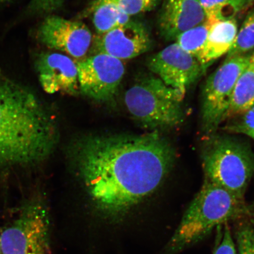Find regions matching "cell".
I'll return each mask as SVG.
<instances>
[{
	"label": "cell",
	"mask_w": 254,
	"mask_h": 254,
	"mask_svg": "<svg viewBox=\"0 0 254 254\" xmlns=\"http://www.w3.org/2000/svg\"><path fill=\"white\" fill-rule=\"evenodd\" d=\"M206 19L204 9L199 0H164L157 25L161 36L167 41H172Z\"/></svg>",
	"instance_id": "cell-13"
},
{
	"label": "cell",
	"mask_w": 254,
	"mask_h": 254,
	"mask_svg": "<svg viewBox=\"0 0 254 254\" xmlns=\"http://www.w3.org/2000/svg\"><path fill=\"white\" fill-rule=\"evenodd\" d=\"M253 220L240 222L236 237L237 254H254V226Z\"/></svg>",
	"instance_id": "cell-20"
},
{
	"label": "cell",
	"mask_w": 254,
	"mask_h": 254,
	"mask_svg": "<svg viewBox=\"0 0 254 254\" xmlns=\"http://www.w3.org/2000/svg\"><path fill=\"white\" fill-rule=\"evenodd\" d=\"M59 131L33 92L0 79V168L37 165L52 154Z\"/></svg>",
	"instance_id": "cell-2"
},
{
	"label": "cell",
	"mask_w": 254,
	"mask_h": 254,
	"mask_svg": "<svg viewBox=\"0 0 254 254\" xmlns=\"http://www.w3.org/2000/svg\"><path fill=\"white\" fill-rule=\"evenodd\" d=\"M91 5V20L98 35L106 33L131 20V17L111 0H93Z\"/></svg>",
	"instance_id": "cell-16"
},
{
	"label": "cell",
	"mask_w": 254,
	"mask_h": 254,
	"mask_svg": "<svg viewBox=\"0 0 254 254\" xmlns=\"http://www.w3.org/2000/svg\"><path fill=\"white\" fill-rule=\"evenodd\" d=\"M254 106V68L249 63L235 85L225 121L243 115Z\"/></svg>",
	"instance_id": "cell-15"
},
{
	"label": "cell",
	"mask_w": 254,
	"mask_h": 254,
	"mask_svg": "<svg viewBox=\"0 0 254 254\" xmlns=\"http://www.w3.org/2000/svg\"><path fill=\"white\" fill-rule=\"evenodd\" d=\"M251 54L226 59L209 76L202 92V131L207 136L215 135L224 122L232 93L240 75L250 63Z\"/></svg>",
	"instance_id": "cell-7"
},
{
	"label": "cell",
	"mask_w": 254,
	"mask_h": 254,
	"mask_svg": "<svg viewBox=\"0 0 254 254\" xmlns=\"http://www.w3.org/2000/svg\"><path fill=\"white\" fill-rule=\"evenodd\" d=\"M131 17L150 12L157 7L160 0H111Z\"/></svg>",
	"instance_id": "cell-22"
},
{
	"label": "cell",
	"mask_w": 254,
	"mask_h": 254,
	"mask_svg": "<svg viewBox=\"0 0 254 254\" xmlns=\"http://www.w3.org/2000/svg\"><path fill=\"white\" fill-rule=\"evenodd\" d=\"M250 63L254 66V50L252 53H251Z\"/></svg>",
	"instance_id": "cell-25"
},
{
	"label": "cell",
	"mask_w": 254,
	"mask_h": 254,
	"mask_svg": "<svg viewBox=\"0 0 254 254\" xmlns=\"http://www.w3.org/2000/svg\"><path fill=\"white\" fill-rule=\"evenodd\" d=\"M150 70L184 98L187 90L205 71L199 60L176 43L170 44L148 60Z\"/></svg>",
	"instance_id": "cell-9"
},
{
	"label": "cell",
	"mask_w": 254,
	"mask_h": 254,
	"mask_svg": "<svg viewBox=\"0 0 254 254\" xmlns=\"http://www.w3.org/2000/svg\"><path fill=\"white\" fill-rule=\"evenodd\" d=\"M151 35L145 24L130 20L125 24L93 37L91 55L104 54L123 60L135 58L151 49Z\"/></svg>",
	"instance_id": "cell-11"
},
{
	"label": "cell",
	"mask_w": 254,
	"mask_h": 254,
	"mask_svg": "<svg viewBox=\"0 0 254 254\" xmlns=\"http://www.w3.org/2000/svg\"><path fill=\"white\" fill-rule=\"evenodd\" d=\"M254 50V7L248 12L242 25L238 31L236 41L227 59L248 55Z\"/></svg>",
	"instance_id": "cell-19"
},
{
	"label": "cell",
	"mask_w": 254,
	"mask_h": 254,
	"mask_svg": "<svg viewBox=\"0 0 254 254\" xmlns=\"http://www.w3.org/2000/svg\"><path fill=\"white\" fill-rule=\"evenodd\" d=\"M214 254H237V249L228 224L224 225L221 241L214 251Z\"/></svg>",
	"instance_id": "cell-24"
},
{
	"label": "cell",
	"mask_w": 254,
	"mask_h": 254,
	"mask_svg": "<svg viewBox=\"0 0 254 254\" xmlns=\"http://www.w3.org/2000/svg\"><path fill=\"white\" fill-rule=\"evenodd\" d=\"M4 1H5V0H0V3L4 2Z\"/></svg>",
	"instance_id": "cell-27"
},
{
	"label": "cell",
	"mask_w": 254,
	"mask_h": 254,
	"mask_svg": "<svg viewBox=\"0 0 254 254\" xmlns=\"http://www.w3.org/2000/svg\"><path fill=\"white\" fill-rule=\"evenodd\" d=\"M205 180L245 198L254 174V154L249 145L226 135L211 136L202 154Z\"/></svg>",
	"instance_id": "cell-5"
},
{
	"label": "cell",
	"mask_w": 254,
	"mask_h": 254,
	"mask_svg": "<svg viewBox=\"0 0 254 254\" xmlns=\"http://www.w3.org/2000/svg\"><path fill=\"white\" fill-rule=\"evenodd\" d=\"M36 38L48 49L79 60L87 56L93 40L91 31L82 22L52 14L40 24Z\"/></svg>",
	"instance_id": "cell-10"
},
{
	"label": "cell",
	"mask_w": 254,
	"mask_h": 254,
	"mask_svg": "<svg viewBox=\"0 0 254 254\" xmlns=\"http://www.w3.org/2000/svg\"><path fill=\"white\" fill-rule=\"evenodd\" d=\"M1 68H0V77H1Z\"/></svg>",
	"instance_id": "cell-26"
},
{
	"label": "cell",
	"mask_w": 254,
	"mask_h": 254,
	"mask_svg": "<svg viewBox=\"0 0 254 254\" xmlns=\"http://www.w3.org/2000/svg\"><path fill=\"white\" fill-rule=\"evenodd\" d=\"M0 254H51L50 214L43 199L24 202L0 230Z\"/></svg>",
	"instance_id": "cell-6"
},
{
	"label": "cell",
	"mask_w": 254,
	"mask_h": 254,
	"mask_svg": "<svg viewBox=\"0 0 254 254\" xmlns=\"http://www.w3.org/2000/svg\"><path fill=\"white\" fill-rule=\"evenodd\" d=\"M225 129L230 132L246 135L254 140V106L243 115L232 119Z\"/></svg>",
	"instance_id": "cell-21"
},
{
	"label": "cell",
	"mask_w": 254,
	"mask_h": 254,
	"mask_svg": "<svg viewBox=\"0 0 254 254\" xmlns=\"http://www.w3.org/2000/svg\"><path fill=\"white\" fill-rule=\"evenodd\" d=\"M254 217L245 198L204 180L168 243L166 252L179 253L204 239L215 228L230 221L250 220Z\"/></svg>",
	"instance_id": "cell-3"
},
{
	"label": "cell",
	"mask_w": 254,
	"mask_h": 254,
	"mask_svg": "<svg viewBox=\"0 0 254 254\" xmlns=\"http://www.w3.org/2000/svg\"><path fill=\"white\" fill-rule=\"evenodd\" d=\"M183 100L153 75L139 78L125 94L130 116L139 125L153 131L173 129L183 122Z\"/></svg>",
	"instance_id": "cell-4"
},
{
	"label": "cell",
	"mask_w": 254,
	"mask_h": 254,
	"mask_svg": "<svg viewBox=\"0 0 254 254\" xmlns=\"http://www.w3.org/2000/svg\"><path fill=\"white\" fill-rule=\"evenodd\" d=\"M216 22L206 18L202 23L181 34L177 37L176 43L186 52L198 59L204 49L209 31Z\"/></svg>",
	"instance_id": "cell-18"
},
{
	"label": "cell",
	"mask_w": 254,
	"mask_h": 254,
	"mask_svg": "<svg viewBox=\"0 0 254 254\" xmlns=\"http://www.w3.org/2000/svg\"><path fill=\"white\" fill-rule=\"evenodd\" d=\"M72 160L95 208L123 216L156 190L174 166L176 152L158 131L92 135L75 142Z\"/></svg>",
	"instance_id": "cell-1"
},
{
	"label": "cell",
	"mask_w": 254,
	"mask_h": 254,
	"mask_svg": "<svg viewBox=\"0 0 254 254\" xmlns=\"http://www.w3.org/2000/svg\"><path fill=\"white\" fill-rule=\"evenodd\" d=\"M238 31L237 20L217 21L209 31L198 60L206 68L209 64L230 52Z\"/></svg>",
	"instance_id": "cell-14"
},
{
	"label": "cell",
	"mask_w": 254,
	"mask_h": 254,
	"mask_svg": "<svg viewBox=\"0 0 254 254\" xmlns=\"http://www.w3.org/2000/svg\"><path fill=\"white\" fill-rule=\"evenodd\" d=\"M35 68L41 86L47 93L72 95L79 92L77 62L64 54L41 53Z\"/></svg>",
	"instance_id": "cell-12"
},
{
	"label": "cell",
	"mask_w": 254,
	"mask_h": 254,
	"mask_svg": "<svg viewBox=\"0 0 254 254\" xmlns=\"http://www.w3.org/2000/svg\"><path fill=\"white\" fill-rule=\"evenodd\" d=\"M206 18L217 21L237 20L250 10L254 0H199Z\"/></svg>",
	"instance_id": "cell-17"
},
{
	"label": "cell",
	"mask_w": 254,
	"mask_h": 254,
	"mask_svg": "<svg viewBox=\"0 0 254 254\" xmlns=\"http://www.w3.org/2000/svg\"><path fill=\"white\" fill-rule=\"evenodd\" d=\"M65 0H31L30 10L34 14L51 15L61 8Z\"/></svg>",
	"instance_id": "cell-23"
},
{
	"label": "cell",
	"mask_w": 254,
	"mask_h": 254,
	"mask_svg": "<svg viewBox=\"0 0 254 254\" xmlns=\"http://www.w3.org/2000/svg\"><path fill=\"white\" fill-rule=\"evenodd\" d=\"M79 92L100 103L113 100L125 77L122 61L104 54H96L77 62Z\"/></svg>",
	"instance_id": "cell-8"
}]
</instances>
